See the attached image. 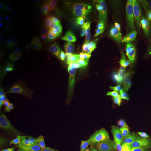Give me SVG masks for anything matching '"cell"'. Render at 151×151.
<instances>
[{"mask_svg":"<svg viewBox=\"0 0 151 151\" xmlns=\"http://www.w3.org/2000/svg\"><path fill=\"white\" fill-rule=\"evenodd\" d=\"M132 41L127 39H118L113 43L109 52L110 65L122 71L130 52Z\"/></svg>","mask_w":151,"mask_h":151,"instance_id":"4","label":"cell"},{"mask_svg":"<svg viewBox=\"0 0 151 151\" xmlns=\"http://www.w3.org/2000/svg\"><path fill=\"white\" fill-rule=\"evenodd\" d=\"M22 73H23V69L19 65H16L13 68L12 71L11 72V76L13 78L18 79L22 76Z\"/></svg>","mask_w":151,"mask_h":151,"instance_id":"21","label":"cell"},{"mask_svg":"<svg viewBox=\"0 0 151 151\" xmlns=\"http://www.w3.org/2000/svg\"><path fill=\"white\" fill-rule=\"evenodd\" d=\"M0 19L4 22H9L14 19L12 13L9 9L6 7H1L0 9Z\"/></svg>","mask_w":151,"mask_h":151,"instance_id":"18","label":"cell"},{"mask_svg":"<svg viewBox=\"0 0 151 151\" xmlns=\"http://www.w3.org/2000/svg\"><path fill=\"white\" fill-rule=\"evenodd\" d=\"M79 115H80V113L78 112V111H77L76 109H75V110L69 111L65 115V122H68V123L73 122L76 120L77 118H79Z\"/></svg>","mask_w":151,"mask_h":151,"instance_id":"19","label":"cell"},{"mask_svg":"<svg viewBox=\"0 0 151 151\" xmlns=\"http://www.w3.org/2000/svg\"><path fill=\"white\" fill-rule=\"evenodd\" d=\"M104 107L98 110L82 112L79 115L78 120L83 124L91 127H97L104 120Z\"/></svg>","mask_w":151,"mask_h":151,"instance_id":"7","label":"cell"},{"mask_svg":"<svg viewBox=\"0 0 151 151\" xmlns=\"http://www.w3.org/2000/svg\"><path fill=\"white\" fill-rule=\"evenodd\" d=\"M118 88V96L124 99H134V98L139 97V95H141L143 93L140 90L132 88L128 83L127 81L123 78H122L121 82H120Z\"/></svg>","mask_w":151,"mask_h":151,"instance_id":"9","label":"cell"},{"mask_svg":"<svg viewBox=\"0 0 151 151\" xmlns=\"http://www.w3.org/2000/svg\"><path fill=\"white\" fill-rule=\"evenodd\" d=\"M13 22L18 27H24L28 24L27 18L22 14H18L14 17Z\"/></svg>","mask_w":151,"mask_h":151,"instance_id":"20","label":"cell"},{"mask_svg":"<svg viewBox=\"0 0 151 151\" xmlns=\"http://www.w3.org/2000/svg\"><path fill=\"white\" fill-rule=\"evenodd\" d=\"M132 3L137 7V9L139 11H141L143 10L145 5V1H141V0H132Z\"/></svg>","mask_w":151,"mask_h":151,"instance_id":"23","label":"cell"},{"mask_svg":"<svg viewBox=\"0 0 151 151\" xmlns=\"http://www.w3.org/2000/svg\"><path fill=\"white\" fill-rule=\"evenodd\" d=\"M138 74L142 78V79L147 85L150 86L151 85V60H148L146 62H141L135 70Z\"/></svg>","mask_w":151,"mask_h":151,"instance_id":"12","label":"cell"},{"mask_svg":"<svg viewBox=\"0 0 151 151\" xmlns=\"http://www.w3.org/2000/svg\"><path fill=\"white\" fill-rule=\"evenodd\" d=\"M130 53L139 57L143 62H146L150 60V54L146 48L140 44H138L134 41H132L130 45Z\"/></svg>","mask_w":151,"mask_h":151,"instance_id":"13","label":"cell"},{"mask_svg":"<svg viewBox=\"0 0 151 151\" xmlns=\"http://www.w3.org/2000/svg\"><path fill=\"white\" fill-rule=\"evenodd\" d=\"M6 142H7L6 137L4 132H3L2 131H1V150L4 149L6 145Z\"/></svg>","mask_w":151,"mask_h":151,"instance_id":"25","label":"cell"},{"mask_svg":"<svg viewBox=\"0 0 151 151\" xmlns=\"http://www.w3.org/2000/svg\"><path fill=\"white\" fill-rule=\"evenodd\" d=\"M23 47V43L20 40L16 41L14 43V48L16 49H21Z\"/></svg>","mask_w":151,"mask_h":151,"instance_id":"27","label":"cell"},{"mask_svg":"<svg viewBox=\"0 0 151 151\" xmlns=\"http://www.w3.org/2000/svg\"><path fill=\"white\" fill-rule=\"evenodd\" d=\"M123 11L126 26H129L136 23L139 18V11L132 3V1H127L124 3Z\"/></svg>","mask_w":151,"mask_h":151,"instance_id":"11","label":"cell"},{"mask_svg":"<svg viewBox=\"0 0 151 151\" xmlns=\"http://www.w3.org/2000/svg\"><path fill=\"white\" fill-rule=\"evenodd\" d=\"M20 60L22 64L26 67H29L35 62V55L32 50L28 47L24 48L20 52Z\"/></svg>","mask_w":151,"mask_h":151,"instance_id":"16","label":"cell"},{"mask_svg":"<svg viewBox=\"0 0 151 151\" xmlns=\"http://www.w3.org/2000/svg\"><path fill=\"white\" fill-rule=\"evenodd\" d=\"M149 146L151 148V134H150V138H149Z\"/></svg>","mask_w":151,"mask_h":151,"instance_id":"29","label":"cell"},{"mask_svg":"<svg viewBox=\"0 0 151 151\" xmlns=\"http://www.w3.org/2000/svg\"><path fill=\"white\" fill-rule=\"evenodd\" d=\"M103 107L101 99L97 94L89 90H86L81 95L76 109L81 113L86 111L98 110Z\"/></svg>","mask_w":151,"mask_h":151,"instance_id":"5","label":"cell"},{"mask_svg":"<svg viewBox=\"0 0 151 151\" xmlns=\"http://www.w3.org/2000/svg\"><path fill=\"white\" fill-rule=\"evenodd\" d=\"M7 50V46L6 43L5 41L2 38L0 39V52L1 54L4 53V52Z\"/></svg>","mask_w":151,"mask_h":151,"instance_id":"24","label":"cell"},{"mask_svg":"<svg viewBox=\"0 0 151 151\" xmlns=\"http://www.w3.org/2000/svg\"><path fill=\"white\" fill-rule=\"evenodd\" d=\"M52 140L50 124L41 120L31 129L25 137V145L29 151H43L48 148Z\"/></svg>","mask_w":151,"mask_h":151,"instance_id":"2","label":"cell"},{"mask_svg":"<svg viewBox=\"0 0 151 151\" xmlns=\"http://www.w3.org/2000/svg\"><path fill=\"white\" fill-rule=\"evenodd\" d=\"M44 111H45V108H44V106H43L41 105V106H38L37 108L35 109V112H34L33 118L41 117L43 114Z\"/></svg>","mask_w":151,"mask_h":151,"instance_id":"22","label":"cell"},{"mask_svg":"<svg viewBox=\"0 0 151 151\" xmlns=\"http://www.w3.org/2000/svg\"><path fill=\"white\" fill-rule=\"evenodd\" d=\"M42 95L36 89L25 90L19 95L14 105V113L21 119L33 118L35 109L41 104Z\"/></svg>","mask_w":151,"mask_h":151,"instance_id":"3","label":"cell"},{"mask_svg":"<svg viewBox=\"0 0 151 151\" xmlns=\"http://www.w3.org/2000/svg\"><path fill=\"white\" fill-rule=\"evenodd\" d=\"M123 124L128 132L149 146L151 124L139 106H137L134 110L126 115L123 120Z\"/></svg>","mask_w":151,"mask_h":151,"instance_id":"1","label":"cell"},{"mask_svg":"<svg viewBox=\"0 0 151 151\" xmlns=\"http://www.w3.org/2000/svg\"><path fill=\"white\" fill-rule=\"evenodd\" d=\"M111 11L113 14V18L108 37L109 38H116L121 35L124 27H126L123 6L113 9Z\"/></svg>","mask_w":151,"mask_h":151,"instance_id":"6","label":"cell"},{"mask_svg":"<svg viewBox=\"0 0 151 151\" xmlns=\"http://www.w3.org/2000/svg\"><path fill=\"white\" fill-rule=\"evenodd\" d=\"M14 100V92L10 87L1 86L0 88V104L6 106L12 102Z\"/></svg>","mask_w":151,"mask_h":151,"instance_id":"15","label":"cell"},{"mask_svg":"<svg viewBox=\"0 0 151 151\" xmlns=\"http://www.w3.org/2000/svg\"><path fill=\"white\" fill-rule=\"evenodd\" d=\"M116 88L110 86H106L102 90V96L105 100H111L116 94Z\"/></svg>","mask_w":151,"mask_h":151,"instance_id":"17","label":"cell"},{"mask_svg":"<svg viewBox=\"0 0 151 151\" xmlns=\"http://www.w3.org/2000/svg\"><path fill=\"white\" fill-rule=\"evenodd\" d=\"M101 78L105 83L112 87H118L122 79V73L116 68L110 67L106 69L101 74Z\"/></svg>","mask_w":151,"mask_h":151,"instance_id":"8","label":"cell"},{"mask_svg":"<svg viewBox=\"0 0 151 151\" xmlns=\"http://www.w3.org/2000/svg\"><path fill=\"white\" fill-rule=\"evenodd\" d=\"M122 78L125 79L132 88L140 90L142 92L147 91L150 88V86L147 85L135 71H132L127 74L122 75Z\"/></svg>","mask_w":151,"mask_h":151,"instance_id":"10","label":"cell"},{"mask_svg":"<svg viewBox=\"0 0 151 151\" xmlns=\"http://www.w3.org/2000/svg\"><path fill=\"white\" fill-rule=\"evenodd\" d=\"M0 67H1V68H2L3 69H5V70L7 69L6 60L4 57H1L0 58Z\"/></svg>","mask_w":151,"mask_h":151,"instance_id":"26","label":"cell"},{"mask_svg":"<svg viewBox=\"0 0 151 151\" xmlns=\"http://www.w3.org/2000/svg\"><path fill=\"white\" fill-rule=\"evenodd\" d=\"M141 62H143L141 58L134 55L130 53L129 57H128L127 61H126L125 64H124L123 69H122V75L127 74V73L134 71L136 67H137V65Z\"/></svg>","mask_w":151,"mask_h":151,"instance_id":"14","label":"cell"},{"mask_svg":"<svg viewBox=\"0 0 151 151\" xmlns=\"http://www.w3.org/2000/svg\"><path fill=\"white\" fill-rule=\"evenodd\" d=\"M88 2L90 4H97V2H99V1H97V0H89Z\"/></svg>","mask_w":151,"mask_h":151,"instance_id":"28","label":"cell"}]
</instances>
